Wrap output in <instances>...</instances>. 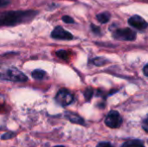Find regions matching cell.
I'll use <instances>...</instances> for the list:
<instances>
[{
	"instance_id": "6da1fadb",
	"label": "cell",
	"mask_w": 148,
	"mask_h": 147,
	"mask_svg": "<svg viewBox=\"0 0 148 147\" xmlns=\"http://www.w3.org/2000/svg\"><path fill=\"white\" fill-rule=\"evenodd\" d=\"M38 14L36 10H10L0 12V26H16L26 23Z\"/></svg>"
},
{
	"instance_id": "7a4b0ae2",
	"label": "cell",
	"mask_w": 148,
	"mask_h": 147,
	"mask_svg": "<svg viewBox=\"0 0 148 147\" xmlns=\"http://www.w3.org/2000/svg\"><path fill=\"white\" fill-rule=\"evenodd\" d=\"M0 79L13 82H25L28 81V77L20 70L15 68L0 69Z\"/></svg>"
},
{
	"instance_id": "3957f363",
	"label": "cell",
	"mask_w": 148,
	"mask_h": 147,
	"mask_svg": "<svg viewBox=\"0 0 148 147\" xmlns=\"http://www.w3.org/2000/svg\"><path fill=\"white\" fill-rule=\"evenodd\" d=\"M137 34L134 30L130 28L116 29L113 31V37L116 40L121 41H134Z\"/></svg>"
},
{
	"instance_id": "277c9868",
	"label": "cell",
	"mask_w": 148,
	"mask_h": 147,
	"mask_svg": "<svg viewBox=\"0 0 148 147\" xmlns=\"http://www.w3.org/2000/svg\"><path fill=\"white\" fill-rule=\"evenodd\" d=\"M56 101L62 107H67L74 101V95L67 89H60L56 95Z\"/></svg>"
},
{
	"instance_id": "5b68a950",
	"label": "cell",
	"mask_w": 148,
	"mask_h": 147,
	"mask_svg": "<svg viewBox=\"0 0 148 147\" xmlns=\"http://www.w3.org/2000/svg\"><path fill=\"white\" fill-rule=\"evenodd\" d=\"M122 122V118L117 111H110L105 119V124L110 128H119Z\"/></svg>"
},
{
	"instance_id": "8992f818",
	"label": "cell",
	"mask_w": 148,
	"mask_h": 147,
	"mask_svg": "<svg viewBox=\"0 0 148 147\" xmlns=\"http://www.w3.org/2000/svg\"><path fill=\"white\" fill-rule=\"evenodd\" d=\"M51 37L56 40H72L74 36L61 26H57L51 32Z\"/></svg>"
},
{
	"instance_id": "52a82bcc",
	"label": "cell",
	"mask_w": 148,
	"mask_h": 147,
	"mask_svg": "<svg viewBox=\"0 0 148 147\" xmlns=\"http://www.w3.org/2000/svg\"><path fill=\"white\" fill-rule=\"evenodd\" d=\"M128 23L132 27H134L139 30H145L147 28L148 25L147 22L142 16H138V15H134V16H131L128 20Z\"/></svg>"
},
{
	"instance_id": "ba28073f",
	"label": "cell",
	"mask_w": 148,
	"mask_h": 147,
	"mask_svg": "<svg viewBox=\"0 0 148 147\" xmlns=\"http://www.w3.org/2000/svg\"><path fill=\"white\" fill-rule=\"evenodd\" d=\"M65 117L72 123L74 124H78V125H81V126H84L85 125V121L78 114L75 113H72V112H66L65 113Z\"/></svg>"
},
{
	"instance_id": "9c48e42d",
	"label": "cell",
	"mask_w": 148,
	"mask_h": 147,
	"mask_svg": "<svg viewBox=\"0 0 148 147\" xmlns=\"http://www.w3.org/2000/svg\"><path fill=\"white\" fill-rule=\"evenodd\" d=\"M121 147H145L144 143L138 139H131L126 141Z\"/></svg>"
},
{
	"instance_id": "30bf717a",
	"label": "cell",
	"mask_w": 148,
	"mask_h": 147,
	"mask_svg": "<svg viewBox=\"0 0 148 147\" xmlns=\"http://www.w3.org/2000/svg\"><path fill=\"white\" fill-rule=\"evenodd\" d=\"M96 18L101 23H107L111 18V14L108 11H104V12L98 14L96 16Z\"/></svg>"
},
{
	"instance_id": "8fae6325",
	"label": "cell",
	"mask_w": 148,
	"mask_h": 147,
	"mask_svg": "<svg viewBox=\"0 0 148 147\" xmlns=\"http://www.w3.org/2000/svg\"><path fill=\"white\" fill-rule=\"evenodd\" d=\"M31 75L34 79L36 80H42L44 76L46 75V73L43 70L41 69H36L31 73Z\"/></svg>"
},
{
	"instance_id": "7c38bea8",
	"label": "cell",
	"mask_w": 148,
	"mask_h": 147,
	"mask_svg": "<svg viewBox=\"0 0 148 147\" xmlns=\"http://www.w3.org/2000/svg\"><path fill=\"white\" fill-rule=\"evenodd\" d=\"M93 63L95 65V66H104L107 64V62H108V61L103 57H96V58H94L93 59Z\"/></svg>"
},
{
	"instance_id": "4fadbf2b",
	"label": "cell",
	"mask_w": 148,
	"mask_h": 147,
	"mask_svg": "<svg viewBox=\"0 0 148 147\" xmlns=\"http://www.w3.org/2000/svg\"><path fill=\"white\" fill-rule=\"evenodd\" d=\"M56 55L62 60H68L69 58V52L64 49H61L56 52Z\"/></svg>"
},
{
	"instance_id": "5bb4252c",
	"label": "cell",
	"mask_w": 148,
	"mask_h": 147,
	"mask_svg": "<svg viewBox=\"0 0 148 147\" xmlns=\"http://www.w3.org/2000/svg\"><path fill=\"white\" fill-rule=\"evenodd\" d=\"M93 94H94V91L92 88H88L85 90V93H84V96H85V100L87 101H89L91 100V98L93 97Z\"/></svg>"
},
{
	"instance_id": "9a60e30c",
	"label": "cell",
	"mask_w": 148,
	"mask_h": 147,
	"mask_svg": "<svg viewBox=\"0 0 148 147\" xmlns=\"http://www.w3.org/2000/svg\"><path fill=\"white\" fill-rule=\"evenodd\" d=\"M62 20L65 23H75V20L71 16H63L62 18Z\"/></svg>"
},
{
	"instance_id": "2e32d148",
	"label": "cell",
	"mask_w": 148,
	"mask_h": 147,
	"mask_svg": "<svg viewBox=\"0 0 148 147\" xmlns=\"http://www.w3.org/2000/svg\"><path fill=\"white\" fill-rule=\"evenodd\" d=\"M91 29L93 31L94 34L95 35H101V28L95 25V24H91Z\"/></svg>"
},
{
	"instance_id": "e0dca14e",
	"label": "cell",
	"mask_w": 148,
	"mask_h": 147,
	"mask_svg": "<svg viewBox=\"0 0 148 147\" xmlns=\"http://www.w3.org/2000/svg\"><path fill=\"white\" fill-rule=\"evenodd\" d=\"M14 136H15V133H6L1 138H2V139L6 140V139H10L13 138Z\"/></svg>"
},
{
	"instance_id": "ac0fdd59",
	"label": "cell",
	"mask_w": 148,
	"mask_h": 147,
	"mask_svg": "<svg viewBox=\"0 0 148 147\" xmlns=\"http://www.w3.org/2000/svg\"><path fill=\"white\" fill-rule=\"evenodd\" d=\"M96 147H113V146L109 142H101Z\"/></svg>"
},
{
	"instance_id": "d6986e66",
	"label": "cell",
	"mask_w": 148,
	"mask_h": 147,
	"mask_svg": "<svg viewBox=\"0 0 148 147\" xmlns=\"http://www.w3.org/2000/svg\"><path fill=\"white\" fill-rule=\"evenodd\" d=\"M10 0H0V8L8 5L10 3Z\"/></svg>"
},
{
	"instance_id": "ffe728a7",
	"label": "cell",
	"mask_w": 148,
	"mask_h": 147,
	"mask_svg": "<svg viewBox=\"0 0 148 147\" xmlns=\"http://www.w3.org/2000/svg\"><path fill=\"white\" fill-rule=\"evenodd\" d=\"M143 127L145 129V131L147 133L148 129H147V118H146L144 120H143Z\"/></svg>"
},
{
	"instance_id": "44dd1931",
	"label": "cell",
	"mask_w": 148,
	"mask_h": 147,
	"mask_svg": "<svg viewBox=\"0 0 148 147\" xmlns=\"http://www.w3.org/2000/svg\"><path fill=\"white\" fill-rule=\"evenodd\" d=\"M147 68H148V65L147 64H146L145 65V67H144V69H143V72H144V75H145V76H148V73H147Z\"/></svg>"
},
{
	"instance_id": "7402d4cb",
	"label": "cell",
	"mask_w": 148,
	"mask_h": 147,
	"mask_svg": "<svg viewBox=\"0 0 148 147\" xmlns=\"http://www.w3.org/2000/svg\"><path fill=\"white\" fill-rule=\"evenodd\" d=\"M54 147H64L63 146H54Z\"/></svg>"
}]
</instances>
